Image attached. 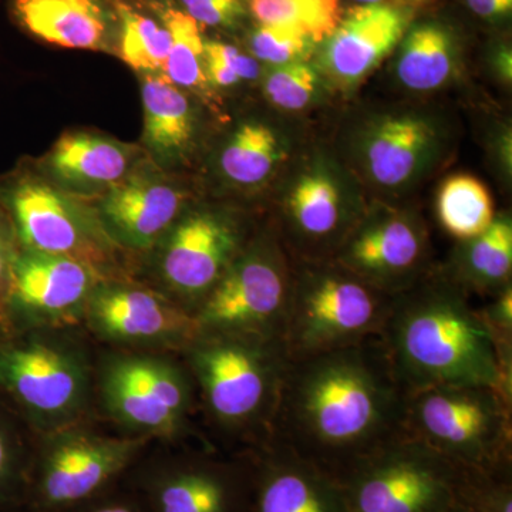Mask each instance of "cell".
<instances>
[{
  "label": "cell",
  "mask_w": 512,
  "mask_h": 512,
  "mask_svg": "<svg viewBox=\"0 0 512 512\" xmlns=\"http://www.w3.org/2000/svg\"><path fill=\"white\" fill-rule=\"evenodd\" d=\"M406 392L379 338L289 359L268 441L333 478L402 433Z\"/></svg>",
  "instance_id": "cell-1"
},
{
  "label": "cell",
  "mask_w": 512,
  "mask_h": 512,
  "mask_svg": "<svg viewBox=\"0 0 512 512\" xmlns=\"http://www.w3.org/2000/svg\"><path fill=\"white\" fill-rule=\"evenodd\" d=\"M379 339L406 394L483 384L512 400V365L461 289L429 286L394 296Z\"/></svg>",
  "instance_id": "cell-2"
},
{
  "label": "cell",
  "mask_w": 512,
  "mask_h": 512,
  "mask_svg": "<svg viewBox=\"0 0 512 512\" xmlns=\"http://www.w3.org/2000/svg\"><path fill=\"white\" fill-rule=\"evenodd\" d=\"M180 357L218 434L244 450L268 441L289 363L281 340L200 332Z\"/></svg>",
  "instance_id": "cell-3"
},
{
  "label": "cell",
  "mask_w": 512,
  "mask_h": 512,
  "mask_svg": "<svg viewBox=\"0 0 512 512\" xmlns=\"http://www.w3.org/2000/svg\"><path fill=\"white\" fill-rule=\"evenodd\" d=\"M74 330L0 333V400L35 436L92 419L96 365Z\"/></svg>",
  "instance_id": "cell-4"
},
{
  "label": "cell",
  "mask_w": 512,
  "mask_h": 512,
  "mask_svg": "<svg viewBox=\"0 0 512 512\" xmlns=\"http://www.w3.org/2000/svg\"><path fill=\"white\" fill-rule=\"evenodd\" d=\"M94 403L126 436L171 447L190 434L197 389L180 355L113 349L97 362Z\"/></svg>",
  "instance_id": "cell-5"
},
{
  "label": "cell",
  "mask_w": 512,
  "mask_h": 512,
  "mask_svg": "<svg viewBox=\"0 0 512 512\" xmlns=\"http://www.w3.org/2000/svg\"><path fill=\"white\" fill-rule=\"evenodd\" d=\"M402 433L466 470L512 467V400L483 384L406 394Z\"/></svg>",
  "instance_id": "cell-6"
},
{
  "label": "cell",
  "mask_w": 512,
  "mask_h": 512,
  "mask_svg": "<svg viewBox=\"0 0 512 512\" xmlns=\"http://www.w3.org/2000/svg\"><path fill=\"white\" fill-rule=\"evenodd\" d=\"M151 443L103 433L90 420L35 436L25 508L64 512L92 500L123 480Z\"/></svg>",
  "instance_id": "cell-7"
},
{
  "label": "cell",
  "mask_w": 512,
  "mask_h": 512,
  "mask_svg": "<svg viewBox=\"0 0 512 512\" xmlns=\"http://www.w3.org/2000/svg\"><path fill=\"white\" fill-rule=\"evenodd\" d=\"M394 296L338 262L292 278L282 343L289 359L379 338Z\"/></svg>",
  "instance_id": "cell-8"
},
{
  "label": "cell",
  "mask_w": 512,
  "mask_h": 512,
  "mask_svg": "<svg viewBox=\"0 0 512 512\" xmlns=\"http://www.w3.org/2000/svg\"><path fill=\"white\" fill-rule=\"evenodd\" d=\"M467 471L400 433L335 480L349 512H441L458 503Z\"/></svg>",
  "instance_id": "cell-9"
},
{
  "label": "cell",
  "mask_w": 512,
  "mask_h": 512,
  "mask_svg": "<svg viewBox=\"0 0 512 512\" xmlns=\"http://www.w3.org/2000/svg\"><path fill=\"white\" fill-rule=\"evenodd\" d=\"M0 205L22 251L67 256L106 278H127L121 269V249L104 232L96 210L42 175L22 168L3 178Z\"/></svg>",
  "instance_id": "cell-10"
},
{
  "label": "cell",
  "mask_w": 512,
  "mask_h": 512,
  "mask_svg": "<svg viewBox=\"0 0 512 512\" xmlns=\"http://www.w3.org/2000/svg\"><path fill=\"white\" fill-rule=\"evenodd\" d=\"M150 512H249L254 467L249 450L144 454L124 477Z\"/></svg>",
  "instance_id": "cell-11"
},
{
  "label": "cell",
  "mask_w": 512,
  "mask_h": 512,
  "mask_svg": "<svg viewBox=\"0 0 512 512\" xmlns=\"http://www.w3.org/2000/svg\"><path fill=\"white\" fill-rule=\"evenodd\" d=\"M292 278L278 245L265 238L247 244L194 312L200 332L282 342Z\"/></svg>",
  "instance_id": "cell-12"
},
{
  "label": "cell",
  "mask_w": 512,
  "mask_h": 512,
  "mask_svg": "<svg viewBox=\"0 0 512 512\" xmlns=\"http://www.w3.org/2000/svg\"><path fill=\"white\" fill-rule=\"evenodd\" d=\"M83 328L117 350L180 355L197 338L194 315L151 286L104 279L87 303Z\"/></svg>",
  "instance_id": "cell-13"
},
{
  "label": "cell",
  "mask_w": 512,
  "mask_h": 512,
  "mask_svg": "<svg viewBox=\"0 0 512 512\" xmlns=\"http://www.w3.org/2000/svg\"><path fill=\"white\" fill-rule=\"evenodd\" d=\"M247 247L237 222L221 212H184L148 254L157 289L194 315Z\"/></svg>",
  "instance_id": "cell-14"
},
{
  "label": "cell",
  "mask_w": 512,
  "mask_h": 512,
  "mask_svg": "<svg viewBox=\"0 0 512 512\" xmlns=\"http://www.w3.org/2000/svg\"><path fill=\"white\" fill-rule=\"evenodd\" d=\"M104 279L76 259L20 249L8 299L9 333L83 328L87 303Z\"/></svg>",
  "instance_id": "cell-15"
},
{
  "label": "cell",
  "mask_w": 512,
  "mask_h": 512,
  "mask_svg": "<svg viewBox=\"0 0 512 512\" xmlns=\"http://www.w3.org/2000/svg\"><path fill=\"white\" fill-rule=\"evenodd\" d=\"M185 194L161 174L133 171L94 208L121 251L150 252L184 214Z\"/></svg>",
  "instance_id": "cell-16"
},
{
  "label": "cell",
  "mask_w": 512,
  "mask_h": 512,
  "mask_svg": "<svg viewBox=\"0 0 512 512\" xmlns=\"http://www.w3.org/2000/svg\"><path fill=\"white\" fill-rule=\"evenodd\" d=\"M254 483L249 512H349L338 483L288 447L249 448Z\"/></svg>",
  "instance_id": "cell-17"
},
{
  "label": "cell",
  "mask_w": 512,
  "mask_h": 512,
  "mask_svg": "<svg viewBox=\"0 0 512 512\" xmlns=\"http://www.w3.org/2000/svg\"><path fill=\"white\" fill-rule=\"evenodd\" d=\"M410 19L406 9L392 3L353 6L323 42V70L340 86H356L402 43Z\"/></svg>",
  "instance_id": "cell-18"
},
{
  "label": "cell",
  "mask_w": 512,
  "mask_h": 512,
  "mask_svg": "<svg viewBox=\"0 0 512 512\" xmlns=\"http://www.w3.org/2000/svg\"><path fill=\"white\" fill-rule=\"evenodd\" d=\"M426 241L420 225L402 215L376 218L346 239L338 262L379 291H409L423 262Z\"/></svg>",
  "instance_id": "cell-19"
},
{
  "label": "cell",
  "mask_w": 512,
  "mask_h": 512,
  "mask_svg": "<svg viewBox=\"0 0 512 512\" xmlns=\"http://www.w3.org/2000/svg\"><path fill=\"white\" fill-rule=\"evenodd\" d=\"M136 161L133 146L79 131L59 138L43 160V170H47L57 187L90 194L119 184L133 173Z\"/></svg>",
  "instance_id": "cell-20"
},
{
  "label": "cell",
  "mask_w": 512,
  "mask_h": 512,
  "mask_svg": "<svg viewBox=\"0 0 512 512\" xmlns=\"http://www.w3.org/2000/svg\"><path fill=\"white\" fill-rule=\"evenodd\" d=\"M12 10L33 36L69 49L106 50L117 25L104 0H13Z\"/></svg>",
  "instance_id": "cell-21"
},
{
  "label": "cell",
  "mask_w": 512,
  "mask_h": 512,
  "mask_svg": "<svg viewBox=\"0 0 512 512\" xmlns=\"http://www.w3.org/2000/svg\"><path fill=\"white\" fill-rule=\"evenodd\" d=\"M144 144L161 164H174L190 153L195 137L194 110L180 87L163 73L143 82Z\"/></svg>",
  "instance_id": "cell-22"
},
{
  "label": "cell",
  "mask_w": 512,
  "mask_h": 512,
  "mask_svg": "<svg viewBox=\"0 0 512 512\" xmlns=\"http://www.w3.org/2000/svg\"><path fill=\"white\" fill-rule=\"evenodd\" d=\"M433 127L413 116L380 121L366 143V163L376 183L404 184L423 163L434 143Z\"/></svg>",
  "instance_id": "cell-23"
},
{
  "label": "cell",
  "mask_w": 512,
  "mask_h": 512,
  "mask_svg": "<svg viewBox=\"0 0 512 512\" xmlns=\"http://www.w3.org/2000/svg\"><path fill=\"white\" fill-rule=\"evenodd\" d=\"M397 60V77L413 92H431L448 82L457 62L451 30L437 22L407 30Z\"/></svg>",
  "instance_id": "cell-24"
},
{
  "label": "cell",
  "mask_w": 512,
  "mask_h": 512,
  "mask_svg": "<svg viewBox=\"0 0 512 512\" xmlns=\"http://www.w3.org/2000/svg\"><path fill=\"white\" fill-rule=\"evenodd\" d=\"M288 215L298 237L309 244H330L343 229L342 198L329 175H303L288 200Z\"/></svg>",
  "instance_id": "cell-25"
},
{
  "label": "cell",
  "mask_w": 512,
  "mask_h": 512,
  "mask_svg": "<svg viewBox=\"0 0 512 512\" xmlns=\"http://www.w3.org/2000/svg\"><path fill=\"white\" fill-rule=\"evenodd\" d=\"M458 258L460 279L481 292H500L511 285L512 222L508 217H495L483 234L463 242Z\"/></svg>",
  "instance_id": "cell-26"
},
{
  "label": "cell",
  "mask_w": 512,
  "mask_h": 512,
  "mask_svg": "<svg viewBox=\"0 0 512 512\" xmlns=\"http://www.w3.org/2000/svg\"><path fill=\"white\" fill-rule=\"evenodd\" d=\"M437 215L448 235L461 242L470 241L493 224V198L473 175H453L441 185Z\"/></svg>",
  "instance_id": "cell-27"
},
{
  "label": "cell",
  "mask_w": 512,
  "mask_h": 512,
  "mask_svg": "<svg viewBox=\"0 0 512 512\" xmlns=\"http://www.w3.org/2000/svg\"><path fill=\"white\" fill-rule=\"evenodd\" d=\"M35 434L0 400V511L25 508Z\"/></svg>",
  "instance_id": "cell-28"
},
{
  "label": "cell",
  "mask_w": 512,
  "mask_h": 512,
  "mask_svg": "<svg viewBox=\"0 0 512 512\" xmlns=\"http://www.w3.org/2000/svg\"><path fill=\"white\" fill-rule=\"evenodd\" d=\"M156 10L171 35L164 76L180 89H207L210 82L205 73V40L200 25L174 6L157 3Z\"/></svg>",
  "instance_id": "cell-29"
},
{
  "label": "cell",
  "mask_w": 512,
  "mask_h": 512,
  "mask_svg": "<svg viewBox=\"0 0 512 512\" xmlns=\"http://www.w3.org/2000/svg\"><path fill=\"white\" fill-rule=\"evenodd\" d=\"M281 157V146L271 128L261 123H245L229 138L220 165L232 183L255 185L269 177Z\"/></svg>",
  "instance_id": "cell-30"
},
{
  "label": "cell",
  "mask_w": 512,
  "mask_h": 512,
  "mask_svg": "<svg viewBox=\"0 0 512 512\" xmlns=\"http://www.w3.org/2000/svg\"><path fill=\"white\" fill-rule=\"evenodd\" d=\"M114 12L119 23L121 59L138 72L163 73L171 47V35L164 23L123 0H116Z\"/></svg>",
  "instance_id": "cell-31"
},
{
  "label": "cell",
  "mask_w": 512,
  "mask_h": 512,
  "mask_svg": "<svg viewBox=\"0 0 512 512\" xmlns=\"http://www.w3.org/2000/svg\"><path fill=\"white\" fill-rule=\"evenodd\" d=\"M248 8L261 25L296 30L315 45L335 32L343 16L340 0H248Z\"/></svg>",
  "instance_id": "cell-32"
},
{
  "label": "cell",
  "mask_w": 512,
  "mask_h": 512,
  "mask_svg": "<svg viewBox=\"0 0 512 512\" xmlns=\"http://www.w3.org/2000/svg\"><path fill=\"white\" fill-rule=\"evenodd\" d=\"M318 70L306 62H295L276 66L266 76L265 96L274 106L282 110L305 109L315 99L319 90Z\"/></svg>",
  "instance_id": "cell-33"
},
{
  "label": "cell",
  "mask_w": 512,
  "mask_h": 512,
  "mask_svg": "<svg viewBox=\"0 0 512 512\" xmlns=\"http://www.w3.org/2000/svg\"><path fill=\"white\" fill-rule=\"evenodd\" d=\"M458 503L468 512H512V467L468 470Z\"/></svg>",
  "instance_id": "cell-34"
},
{
  "label": "cell",
  "mask_w": 512,
  "mask_h": 512,
  "mask_svg": "<svg viewBox=\"0 0 512 512\" xmlns=\"http://www.w3.org/2000/svg\"><path fill=\"white\" fill-rule=\"evenodd\" d=\"M313 46L315 43L311 39L284 26L259 23L249 37L252 55L272 66L305 62Z\"/></svg>",
  "instance_id": "cell-35"
},
{
  "label": "cell",
  "mask_w": 512,
  "mask_h": 512,
  "mask_svg": "<svg viewBox=\"0 0 512 512\" xmlns=\"http://www.w3.org/2000/svg\"><path fill=\"white\" fill-rule=\"evenodd\" d=\"M20 252L19 242L8 214L0 205V333L8 335V299L12 286L13 269Z\"/></svg>",
  "instance_id": "cell-36"
},
{
  "label": "cell",
  "mask_w": 512,
  "mask_h": 512,
  "mask_svg": "<svg viewBox=\"0 0 512 512\" xmlns=\"http://www.w3.org/2000/svg\"><path fill=\"white\" fill-rule=\"evenodd\" d=\"M485 325L500 349L505 362L512 365V286L495 293L494 301L481 309Z\"/></svg>",
  "instance_id": "cell-37"
},
{
  "label": "cell",
  "mask_w": 512,
  "mask_h": 512,
  "mask_svg": "<svg viewBox=\"0 0 512 512\" xmlns=\"http://www.w3.org/2000/svg\"><path fill=\"white\" fill-rule=\"evenodd\" d=\"M184 12L198 25L234 26L245 15L244 0H181Z\"/></svg>",
  "instance_id": "cell-38"
},
{
  "label": "cell",
  "mask_w": 512,
  "mask_h": 512,
  "mask_svg": "<svg viewBox=\"0 0 512 512\" xmlns=\"http://www.w3.org/2000/svg\"><path fill=\"white\" fill-rule=\"evenodd\" d=\"M64 512H150L140 494L121 480L92 500Z\"/></svg>",
  "instance_id": "cell-39"
},
{
  "label": "cell",
  "mask_w": 512,
  "mask_h": 512,
  "mask_svg": "<svg viewBox=\"0 0 512 512\" xmlns=\"http://www.w3.org/2000/svg\"><path fill=\"white\" fill-rule=\"evenodd\" d=\"M205 50L212 53L221 59L222 62L227 64L229 70H232L241 82L244 80H256L261 73V67L255 59L239 52L237 47L229 46L227 43L215 42V40H208L205 42Z\"/></svg>",
  "instance_id": "cell-40"
},
{
  "label": "cell",
  "mask_w": 512,
  "mask_h": 512,
  "mask_svg": "<svg viewBox=\"0 0 512 512\" xmlns=\"http://www.w3.org/2000/svg\"><path fill=\"white\" fill-rule=\"evenodd\" d=\"M468 8L481 18H498L507 13L501 8L500 0H467Z\"/></svg>",
  "instance_id": "cell-41"
},
{
  "label": "cell",
  "mask_w": 512,
  "mask_h": 512,
  "mask_svg": "<svg viewBox=\"0 0 512 512\" xmlns=\"http://www.w3.org/2000/svg\"><path fill=\"white\" fill-rule=\"evenodd\" d=\"M497 69L503 74L504 79H511V52L503 49L497 56Z\"/></svg>",
  "instance_id": "cell-42"
},
{
  "label": "cell",
  "mask_w": 512,
  "mask_h": 512,
  "mask_svg": "<svg viewBox=\"0 0 512 512\" xmlns=\"http://www.w3.org/2000/svg\"><path fill=\"white\" fill-rule=\"evenodd\" d=\"M441 512H468L467 508L460 503L454 504L453 507L447 508V510Z\"/></svg>",
  "instance_id": "cell-43"
},
{
  "label": "cell",
  "mask_w": 512,
  "mask_h": 512,
  "mask_svg": "<svg viewBox=\"0 0 512 512\" xmlns=\"http://www.w3.org/2000/svg\"><path fill=\"white\" fill-rule=\"evenodd\" d=\"M501 8L504 9L505 13H510L512 9V0H500Z\"/></svg>",
  "instance_id": "cell-44"
},
{
  "label": "cell",
  "mask_w": 512,
  "mask_h": 512,
  "mask_svg": "<svg viewBox=\"0 0 512 512\" xmlns=\"http://www.w3.org/2000/svg\"><path fill=\"white\" fill-rule=\"evenodd\" d=\"M359 5H369V3H380L383 2V0H356Z\"/></svg>",
  "instance_id": "cell-45"
},
{
  "label": "cell",
  "mask_w": 512,
  "mask_h": 512,
  "mask_svg": "<svg viewBox=\"0 0 512 512\" xmlns=\"http://www.w3.org/2000/svg\"><path fill=\"white\" fill-rule=\"evenodd\" d=\"M5 512H43V511L32 510V508H18V510L5 511Z\"/></svg>",
  "instance_id": "cell-46"
},
{
  "label": "cell",
  "mask_w": 512,
  "mask_h": 512,
  "mask_svg": "<svg viewBox=\"0 0 512 512\" xmlns=\"http://www.w3.org/2000/svg\"><path fill=\"white\" fill-rule=\"evenodd\" d=\"M400 2H404V3H423V2H426V0H400Z\"/></svg>",
  "instance_id": "cell-47"
}]
</instances>
